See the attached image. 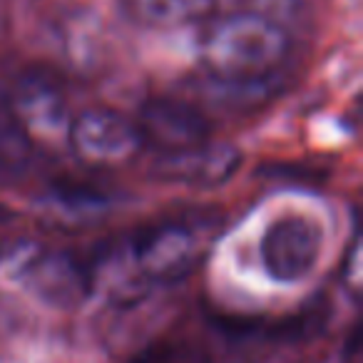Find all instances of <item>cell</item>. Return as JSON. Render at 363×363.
<instances>
[{
    "label": "cell",
    "mask_w": 363,
    "mask_h": 363,
    "mask_svg": "<svg viewBox=\"0 0 363 363\" xmlns=\"http://www.w3.org/2000/svg\"><path fill=\"white\" fill-rule=\"evenodd\" d=\"M289 35L262 13L217 18L202 38V65L222 85H257L284 62Z\"/></svg>",
    "instance_id": "1"
},
{
    "label": "cell",
    "mask_w": 363,
    "mask_h": 363,
    "mask_svg": "<svg viewBox=\"0 0 363 363\" xmlns=\"http://www.w3.org/2000/svg\"><path fill=\"white\" fill-rule=\"evenodd\" d=\"M6 107L30 145H67L72 115L60 82L43 70L23 72L6 97Z\"/></svg>",
    "instance_id": "2"
},
{
    "label": "cell",
    "mask_w": 363,
    "mask_h": 363,
    "mask_svg": "<svg viewBox=\"0 0 363 363\" xmlns=\"http://www.w3.org/2000/svg\"><path fill=\"white\" fill-rule=\"evenodd\" d=\"M72 155L90 167H125L142 152L145 142L137 122L107 107H92L72 117L67 132Z\"/></svg>",
    "instance_id": "3"
},
{
    "label": "cell",
    "mask_w": 363,
    "mask_h": 363,
    "mask_svg": "<svg viewBox=\"0 0 363 363\" xmlns=\"http://www.w3.org/2000/svg\"><path fill=\"white\" fill-rule=\"evenodd\" d=\"M207 252L204 229L187 222H167L145 232L137 244V262L142 272L160 284H172L189 277Z\"/></svg>",
    "instance_id": "4"
},
{
    "label": "cell",
    "mask_w": 363,
    "mask_h": 363,
    "mask_svg": "<svg viewBox=\"0 0 363 363\" xmlns=\"http://www.w3.org/2000/svg\"><path fill=\"white\" fill-rule=\"evenodd\" d=\"M321 227L313 219L298 214L281 217L262 237V264L277 281H301L316 267L321 257Z\"/></svg>",
    "instance_id": "5"
},
{
    "label": "cell",
    "mask_w": 363,
    "mask_h": 363,
    "mask_svg": "<svg viewBox=\"0 0 363 363\" xmlns=\"http://www.w3.org/2000/svg\"><path fill=\"white\" fill-rule=\"evenodd\" d=\"M142 142L162 155L182 152L209 140V122L197 107L172 97H155L145 102L137 117Z\"/></svg>",
    "instance_id": "6"
},
{
    "label": "cell",
    "mask_w": 363,
    "mask_h": 363,
    "mask_svg": "<svg viewBox=\"0 0 363 363\" xmlns=\"http://www.w3.org/2000/svg\"><path fill=\"white\" fill-rule=\"evenodd\" d=\"M242 155L229 145L202 142L182 152L160 155L155 162V174L164 182L189 184V187H214L237 172Z\"/></svg>",
    "instance_id": "7"
},
{
    "label": "cell",
    "mask_w": 363,
    "mask_h": 363,
    "mask_svg": "<svg viewBox=\"0 0 363 363\" xmlns=\"http://www.w3.org/2000/svg\"><path fill=\"white\" fill-rule=\"evenodd\" d=\"M28 284L30 289H35L40 298L55 303V306L70 308L85 298L90 279H87V269L80 259L65 252H50L30 264Z\"/></svg>",
    "instance_id": "8"
},
{
    "label": "cell",
    "mask_w": 363,
    "mask_h": 363,
    "mask_svg": "<svg viewBox=\"0 0 363 363\" xmlns=\"http://www.w3.org/2000/svg\"><path fill=\"white\" fill-rule=\"evenodd\" d=\"M132 21L150 28H177L204 21L214 0H122Z\"/></svg>",
    "instance_id": "9"
},
{
    "label": "cell",
    "mask_w": 363,
    "mask_h": 363,
    "mask_svg": "<svg viewBox=\"0 0 363 363\" xmlns=\"http://www.w3.org/2000/svg\"><path fill=\"white\" fill-rule=\"evenodd\" d=\"M127 363H209V358L197 346L164 341V343H155V346H147L145 351H140Z\"/></svg>",
    "instance_id": "10"
}]
</instances>
